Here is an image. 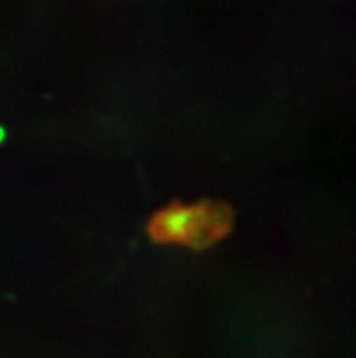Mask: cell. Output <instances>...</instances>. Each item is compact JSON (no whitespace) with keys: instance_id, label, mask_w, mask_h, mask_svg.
<instances>
[{"instance_id":"cell-1","label":"cell","mask_w":356,"mask_h":358,"mask_svg":"<svg viewBox=\"0 0 356 358\" xmlns=\"http://www.w3.org/2000/svg\"><path fill=\"white\" fill-rule=\"evenodd\" d=\"M233 222V209L222 202H199L193 206L173 202L149 220L148 233L158 244L208 248L229 235Z\"/></svg>"}]
</instances>
